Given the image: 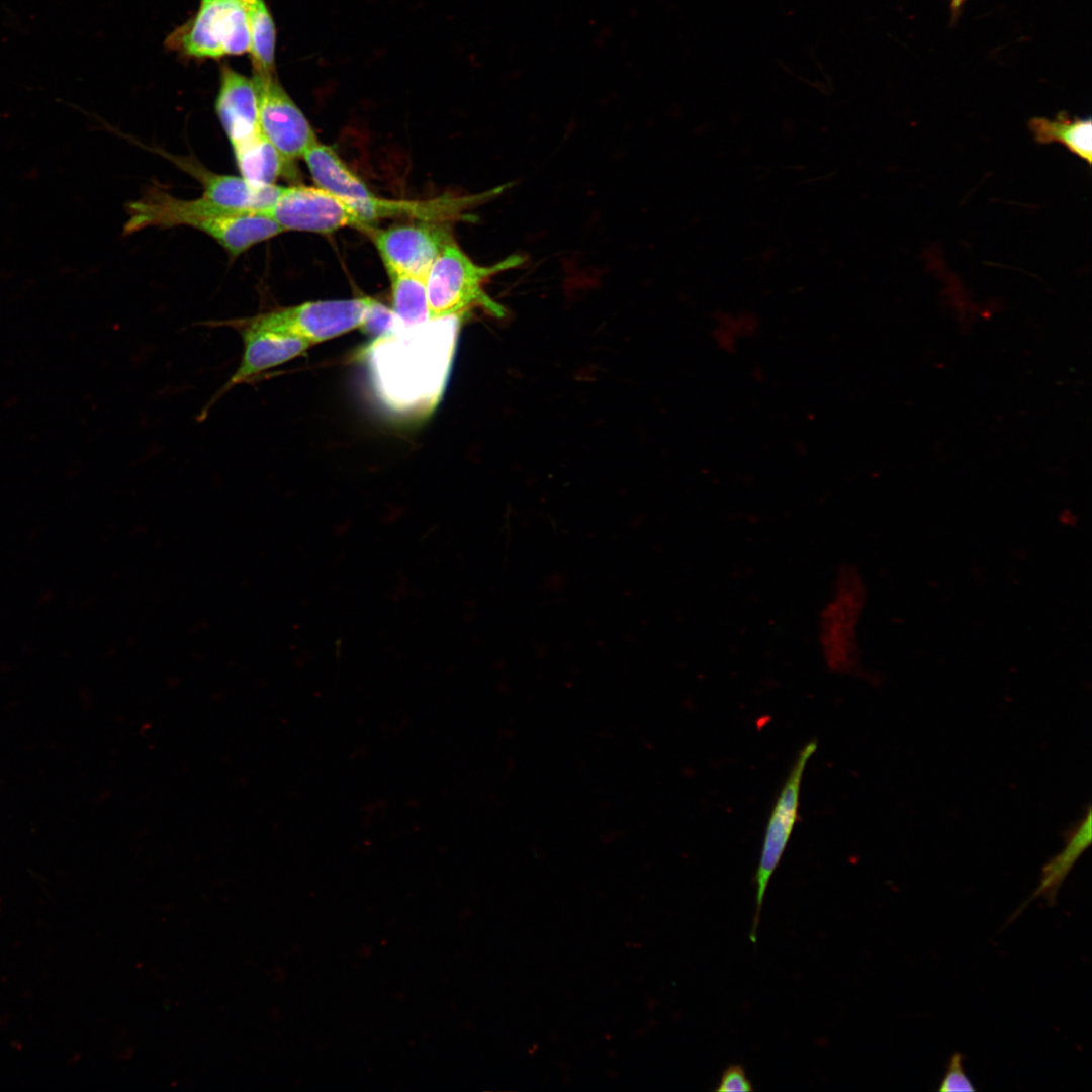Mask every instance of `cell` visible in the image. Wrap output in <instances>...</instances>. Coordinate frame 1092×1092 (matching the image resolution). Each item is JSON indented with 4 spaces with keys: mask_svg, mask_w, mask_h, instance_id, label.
Returning <instances> with one entry per match:
<instances>
[{
    "mask_svg": "<svg viewBox=\"0 0 1092 1092\" xmlns=\"http://www.w3.org/2000/svg\"><path fill=\"white\" fill-rule=\"evenodd\" d=\"M817 748V742H808L798 753L795 762L780 791L772 808L761 848L759 863L754 876L756 887L755 911L749 934L755 943L761 909L769 881L779 866L798 817L799 795L805 767Z\"/></svg>",
    "mask_w": 1092,
    "mask_h": 1092,
    "instance_id": "5",
    "label": "cell"
},
{
    "mask_svg": "<svg viewBox=\"0 0 1092 1092\" xmlns=\"http://www.w3.org/2000/svg\"><path fill=\"white\" fill-rule=\"evenodd\" d=\"M302 159L317 187L351 199L365 198L373 194L331 147L317 141L305 152Z\"/></svg>",
    "mask_w": 1092,
    "mask_h": 1092,
    "instance_id": "16",
    "label": "cell"
},
{
    "mask_svg": "<svg viewBox=\"0 0 1092 1092\" xmlns=\"http://www.w3.org/2000/svg\"><path fill=\"white\" fill-rule=\"evenodd\" d=\"M523 261V257L512 255L493 265L480 266L451 241L441 251L425 278L430 320L462 316L473 307H481L496 317H503L505 308L484 291L483 283L499 272L521 265Z\"/></svg>",
    "mask_w": 1092,
    "mask_h": 1092,
    "instance_id": "2",
    "label": "cell"
},
{
    "mask_svg": "<svg viewBox=\"0 0 1092 1092\" xmlns=\"http://www.w3.org/2000/svg\"><path fill=\"white\" fill-rule=\"evenodd\" d=\"M236 258L250 248L285 231L268 214L232 210L215 215L198 228Z\"/></svg>",
    "mask_w": 1092,
    "mask_h": 1092,
    "instance_id": "14",
    "label": "cell"
},
{
    "mask_svg": "<svg viewBox=\"0 0 1092 1092\" xmlns=\"http://www.w3.org/2000/svg\"><path fill=\"white\" fill-rule=\"evenodd\" d=\"M201 1H202V3H204V2H207V1H209V0H201Z\"/></svg>",
    "mask_w": 1092,
    "mask_h": 1092,
    "instance_id": "25",
    "label": "cell"
},
{
    "mask_svg": "<svg viewBox=\"0 0 1092 1092\" xmlns=\"http://www.w3.org/2000/svg\"><path fill=\"white\" fill-rule=\"evenodd\" d=\"M388 277L395 328L413 327L429 321L425 279L400 274H390Z\"/></svg>",
    "mask_w": 1092,
    "mask_h": 1092,
    "instance_id": "19",
    "label": "cell"
},
{
    "mask_svg": "<svg viewBox=\"0 0 1092 1092\" xmlns=\"http://www.w3.org/2000/svg\"><path fill=\"white\" fill-rule=\"evenodd\" d=\"M753 1086L747 1078L744 1068L739 1064L729 1065L722 1073L715 1088L718 1092L752 1091Z\"/></svg>",
    "mask_w": 1092,
    "mask_h": 1092,
    "instance_id": "22",
    "label": "cell"
},
{
    "mask_svg": "<svg viewBox=\"0 0 1092 1092\" xmlns=\"http://www.w3.org/2000/svg\"><path fill=\"white\" fill-rule=\"evenodd\" d=\"M259 123L267 139L289 163L317 142L308 120L280 85L275 73L253 72Z\"/></svg>",
    "mask_w": 1092,
    "mask_h": 1092,
    "instance_id": "8",
    "label": "cell"
},
{
    "mask_svg": "<svg viewBox=\"0 0 1092 1092\" xmlns=\"http://www.w3.org/2000/svg\"><path fill=\"white\" fill-rule=\"evenodd\" d=\"M215 111L231 145L262 130L253 80L226 65L220 70Z\"/></svg>",
    "mask_w": 1092,
    "mask_h": 1092,
    "instance_id": "13",
    "label": "cell"
},
{
    "mask_svg": "<svg viewBox=\"0 0 1092 1092\" xmlns=\"http://www.w3.org/2000/svg\"><path fill=\"white\" fill-rule=\"evenodd\" d=\"M938 1090L941 1092L975 1091L972 1081L964 1068V1057L961 1053H953L948 1061L945 1073L940 1081Z\"/></svg>",
    "mask_w": 1092,
    "mask_h": 1092,
    "instance_id": "21",
    "label": "cell"
},
{
    "mask_svg": "<svg viewBox=\"0 0 1092 1092\" xmlns=\"http://www.w3.org/2000/svg\"><path fill=\"white\" fill-rule=\"evenodd\" d=\"M178 49L193 58L217 59L250 49L247 4L242 0H209L195 17L171 36Z\"/></svg>",
    "mask_w": 1092,
    "mask_h": 1092,
    "instance_id": "4",
    "label": "cell"
},
{
    "mask_svg": "<svg viewBox=\"0 0 1092 1092\" xmlns=\"http://www.w3.org/2000/svg\"><path fill=\"white\" fill-rule=\"evenodd\" d=\"M952 19L959 17L961 10L968 0H948Z\"/></svg>",
    "mask_w": 1092,
    "mask_h": 1092,
    "instance_id": "23",
    "label": "cell"
},
{
    "mask_svg": "<svg viewBox=\"0 0 1092 1092\" xmlns=\"http://www.w3.org/2000/svg\"><path fill=\"white\" fill-rule=\"evenodd\" d=\"M253 72L275 73L276 29L269 9L262 0L247 4Z\"/></svg>",
    "mask_w": 1092,
    "mask_h": 1092,
    "instance_id": "20",
    "label": "cell"
},
{
    "mask_svg": "<svg viewBox=\"0 0 1092 1092\" xmlns=\"http://www.w3.org/2000/svg\"><path fill=\"white\" fill-rule=\"evenodd\" d=\"M504 191L497 187L483 193L453 196L443 195L424 200H400L378 197L372 194L365 198H347L351 205L357 228L365 231L379 219L406 217L425 222H444L462 218L468 209L474 208L494 198Z\"/></svg>",
    "mask_w": 1092,
    "mask_h": 1092,
    "instance_id": "10",
    "label": "cell"
},
{
    "mask_svg": "<svg viewBox=\"0 0 1092 1092\" xmlns=\"http://www.w3.org/2000/svg\"><path fill=\"white\" fill-rule=\"evenodd\" d=\"M201 325L209 328L224 327L236 331L242 339L243 353L237 369L207 402L200 414V419H203L207 412L236 386L258 380L259 375L298 357L313 346L298 338L250 326L242 317L208 321Z\"/></svg>",
    "mask_w": 1092,
    "mask_h": 1092,
    "instance_id": "6",
    "label": "cell"
},
{
    "mask_svg": "<svg viewBox=\"0 0 1092 1092\" xmlns=\"http://www.w3.org/2000/svg\"><path fill=\"white\" fill-rule=\"evenodd\" d=\"M365 231L371 235L388 275L400 274L423 279L444 247L453 241L448 230L440 222L421 221L384 230L370 226Z\"/></svg>",
    "mask_w": 1092,
    "mask_h": 1092,
    "instance_id": "7",
    "label": "cell"
},
{
    "mask_svg": "<svg viewBox=\"0 0 1092 1092\" xmlns=\"http://www.w3.org/2000/svg\"><path fill=\"white\" fill-rule=\"evenodd\" d=\"M461 317L395 328L371 345L367 353L370 378L387 408L422 416L436 406L450 374Z\"/></svg>",
    "mask_w": 1092,
    "mask_h": 1092,
    "instance_id": "1",
    "label": "cell"
},
{
    "mask_svg": "<svg viewBox=\"0 0 1092 1092\" xmlns=\"http://www.w3.org/2000/svg\"><path fill=\"white\" fill-rule=\"evenodd\" d=\"M1092 839V810L1087 807L1083 817L1065 833L1064 848L1042 867L1038 886L1026 904L1043 897L1054 905L1058 892L1080 856L1087 850Z\"/></svg>",
    "mask_w": 1092,
    "mask_h": 1092,
    "instance_id": "15",
    "label": "cell"
},
{
    "mask_svg": "<svg viewBox=\"0 0 1092 1092\" xmlns=\"http://www.w3.org/2000/svg\"><path fill=\"white\" fill-rule=\"evenodd\" d=\"M232 149L241 177L257 187L275 184L288 164L262 130Z\"/></svg>",
    "mask_w": 1092,
    "mask_h": 1092,
    "instance_id": "18",
    "label": "cell"
},
{
    "mask_svg": "<svg viewBox=\"0 0 1092 1092\" xmlns=\"http://www.w3.org/2000/svg\"><path fill=\"white\" fill-rule=\"evenodd\" d=\"M373 298L308 301L242 320L256 328L304 340L311 345L364 325Z\"/></svg>",
    "mask_w": 1092,
    "mask_h": 1092,
    "instance_id": "3",
    "label": "cell"
},
{
    "mask_svg": "<svg viewBox=\"0 0 1092 1092\" xmlns=\"http://www.w3.org/2000/svg\"><path fill=\"white\" fill-rule=\"evenodd\" d=\"M1028 128L1037 144H1061L1070 153L1092 162V121L1090 117L1071 116L1060 111L1054 119L1034 116L1028 120Z\"/></svg>",
    "mask_w": 1092,
    "mask_h": 1092,
    "instance_id": "17",
    "label": "cell"
},
{
    "mask_svg": "<svg viewBox=\"0 0 1092 1092\" xmlns=\"http://www.w3.org/2000/svg\"><path fill=\"white\" fill-rule=\"evenodd\" d=\"M267 214L285 232L326 234L354 224L346 199L317 186H283Z\"/></svg>",
    "mask_w": 1092,
    "mask_h": 1092,
    "instance_id": "9",
    "label": "cell"
},
{
    "mask_svg": "<svg viewBox=\"0 0 1092 1092\" xmlns=\"http://www.w3.org/2000/svg\"><path fill=\"white\" fill-rule=\"evenodd\" d=\"M242 1L245 2L246 4H251V3H254V2H256L258 0H242Z\"/></svg>",
    "mask_w": 1092,
    "mask_h": 1092,
    "instance_id": "24",
    "label": "cell"
},
{
    "mask_svg": "<svg viewBox=\"0 0 1092 1092\" xmlns=\"http://www.w3.org/2000/svg\"><path fill=\"white\" fill-rule=\"evenodd\" d=\"M232 210L234 209L216 205L203 196L181 199L165 192L160 186H152L141 198L127 204L128 219L123 233L131 235L151 226L185 225L197 229L203 221Z\"/></svg>",
    "mask_w": 1092,
    "mask_h": 1092,
    "instance_id": "11",
    "label": "cell"
},
{
    "mask_svg": "<svg viewBox=\"0 0 1092 1092\" xmlns=\"http://www.w3.org/2000/svg\"><path fill=\"white\" fill-rule=\"evenodd\" d=\"M168 158L200 182L204 198L224 208L267 213L283 189L277 184L257 187L242 177L211 172L188 158Z\"/></svg>",
    "mask_w": 1092,
    "mask_h": 1092,
    "instance_id": "12",
    "label": "cell"
}]
</instances>
